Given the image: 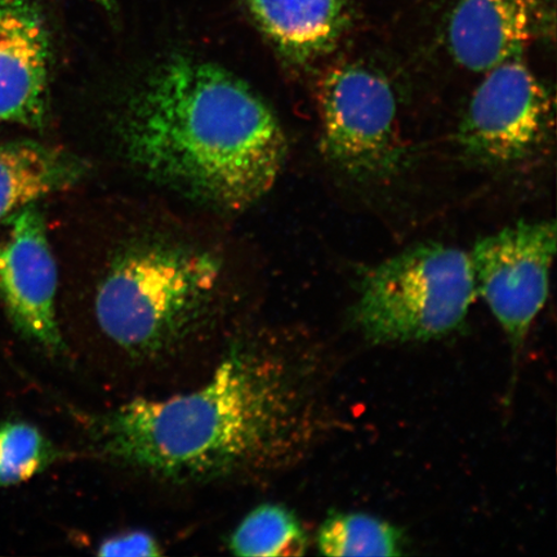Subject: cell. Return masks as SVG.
Listing matches in <instances>:
<instances>
[{"instance_id":"obj_6","label":"cell","mask_w":557,"mask_h":557,"mask_svg":"<svg viewBox=\"0 0 557 557\" xmlns=\"http://www.w3.org/2000/svg\"><path fill=\"white\" fill-rule=\"evenodd\" d=\"M554 127V96L520 55L484 73L457 139L478 162L506 166L537 156Z\"/></svg>"},{"instance_id":"obj_3","label":"cell","mask_w":557,"mask_h":557,"mask_svg":"<svg viewBox=\"0 0 557 557\" xmlns=\"http://www.w3.org/2000/svg\"><path fill=\"white\" fill-rule=\"evenodd\" d=\"M222 278L218 257L164 242L122 250L97 287V324L136 359L165 357L211 323Z\"/></svg>"},{"instance_id":"obj_12","label":"cell","mask_w":557,"mask_h":557,"mask_svg":"<svg viewBox=\"0 0 557 557\" xmlns=\"http://www.w3.org/2000/svg\"><path fill=\"white\" fill-rule=\"evenodd\" d=\"M83 166L73 157L34 143L0 145V221L73 186Z\"/></svg>"},{"instance_id":"obj_4","label":"cell","mask_w":557,"mask_h":557,"mask_svg":"<svg viewBox=\"0 0 557 557\" xmlns=\"http://www.w3.org/2000/svg\"><path fill=\"white\" fill-rule=\"evenodd\" d=\"M476 297L469 252L424 243L368 271L352 320L372 344L429 343L461 330Z\"/></svg>"},{"instance_id":"obj_16","label":"cell","mask_w":557,"mask_h":557,"mask_svg":"<svg viewBox=\"0 0 557 557\" xmlns=\"http://www.w3.org/2000/svg\"><path fill=\"white\" fill-rule=\"evenodd\" d=\"M100 556H159V543L151 534L146 532H131L116 535L101 543Z\"/></svg>"},{"instance_id":"obj_5","label":"cell","mask_w":557,"mask_h":557,"mask_svg":"<svg viewBox=\"0 0 557 557\" xmlns=\"http://www.w3.org/2000/svg\"><path fill=\"white\" fill-rule=\"evenodd\" d=\"M323 151L351 177L388 176L401 163L398 102L385 75L360 62L332 66L319 82Z\"/></svg>"},{"instance_id":"obj_17","label":"cell","mask_w":557,"mask_h":557,"mask_svg":"<svg viewBox=\"0 0 557 557\" xmlns=\"http://www.w3.org/2000/svg\"><path fill=\"white\" fill-rule=\"evenodd\" d=\"M97 4H100L103 7V9H107L108 11H113L115 0H94Z\"/></svg>"},{"instance_id":"obj_8","label":"cell","mask_w":557,"mask_h":557,"mask_svg":"<svg viewBox=\"0 0 557 557\" xmlns=\"http://www.w3.org/2000/svg\"><path fill=\"white\" fill-rule=\"evenodd\" d=\"M58 284V264L35 205L0 221V299L21 334L53 357L65 351Z\"/></svg>"},{"instance_id":"obj_9","label":"cell","mask_w":557,"mask_h":557,"mask_svg":"<svg viewBox=\"0 0 557 557\" xmlns=\"http://www.w3.org/2000/svg\"><path fill=\"white\" fill-rule=\"evenodd\" d=\"M546 0H457L447 26V45L459 66L472 73L520 58L552 32Z\"/></svg>"},{"instance_id":"obj_11","label":"cell","mask_w":557,"mask_h":557,"mask_svg":"<svg viewBox=\"0 0 557 557\" xmlns=\"http://www.w3.org/2000/svg\"><path fill=\"white\" fill-rule=\"evenodd\" d=\"M260 29L285 58H323L350 24L351 0H244Z\"/></svg>"},{"instance_id":"obj_7","label":"cell","mask_w":557,"mask_h":557,"mask_svg":"<svg viewBox=\"0 0 557 557\" xmlns=\"http://www.w3.org/2000/svg\"><path fill=\"white\" fill-rule=\"evenodd\" d=\"M556 243L555 221L519 222L478 240L469 252L476 295L504 330L513 360L547 302Z\"/></svg>"},{"instance_id":"obj_13","label":"cell","mask_w":557,"mask_h":557,"mask_svg":"<svg viewBox=\"0 0 557 557\" xmlns=\"http://www.w3.org/2000/svg\"><path fill=\"white\" fill-rule=\"evenodd\" d=\"M317 543L325 556H401L404 537L389 522L359 512H332L320 525Z\"/></svg>"},{"instance_id":"obj_15","label":"cell","mask_w":557,"mask_h":557,"mask_svg":"<svg viewBox=\"0 0 557 557\" xmlns=\"http://www.w3.org/2000/svg\"><path fill=\"white\" fill-rule=\"evenodd\" d=\"M53 445L26 422L0 426V486L29 482L54 461Z\"/></svg>"},{"instance_id":"obj_2","label":"cell","mask_w":557,"mask_h":557,"mask_svg":"<svg viewBox=\"0 0 557 557\" xmlns=\"http://www.w3.org/2000/svg\"><path fill=\"white\" fill-rule=\"evenodd\" d=\"M122 135L148 176L234 211L271 190L288 150L273 111L246 83L189 58L165 62L138 88Z\"/></svg>"},{"instance_id":"obj_10","label":"cell","mask_w":557,"mask_h":557,"mask_svg":"<svg viewBox=\"0 0 557 557\" xmlns=\"http://www.w3.org/2000/svg\"><path fill=\"white\" fill-rule=\"evenodd\" d=\"M50 59V34L37 4L0 0V123L44 122Z\"/></svg>"},{"instance_id":"obj_1","label":"cell","mask_w":557,"mask_h":557,"mask_svg":"<svg viewBox=\"0 0 557 557\" xmlns=\"http://www.w3.org/2000/svg\"><path fill=\"white\" fill-rule=\"evenodd\" d=\"M324 424L315 361L292 341L247 334L203 385L87 418L95 455L173 483L267 475L301 458Z\"/></svg>"},{"instance_id":"obj_14","label":"cell","mask_w":557,"mask_h":557,"mask_svg":"<svg viewBox=\"0 0 557 557\" xmlns=\"http://www.w3.org/2000/svg\"><path fill=\"white\" fill-rule=\"evenodd\" d=\"M308 547V535L296 515L271 504L249 512L228 540V548L238 556H302Z\"/></svg>"}]
</instances>
